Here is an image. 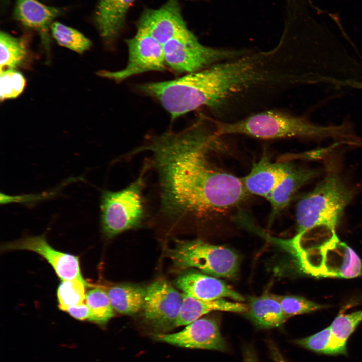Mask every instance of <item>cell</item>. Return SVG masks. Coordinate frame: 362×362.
<instances>
[{
	"label": "cell",
	"mask_w": 362,
	"mask_h": 362,
	"mask_svg": "<svg viewBox=\"0 0 362 362\" xmlns=\"http://www.w3.org/2000/svg\"><path fill=\"white\" fill-rule=\"evenodd\" d=\"M222 136L200 113L185 128L153 136L135 151H148L157 173L159 213L174 221L203 220L237 207L249 195L242 178L222 170L210 155Z\"/></svg>",
	"instance_id": "6da1fadb"
},
{
	"label": "cell",
	"mask_w": 362,
	"mask_h": 362,
	"mask_svg": "<svg viewBox=\"0 0 362 362\" xmlns=\"http://www.w3.org/2000/svg\"><path fill=\"white\" fill-rule=\"evenodd\" d=\"M286 33L273 48L250 52L201 70L205 109L224 122L271 108L303 81L299 52Z\"/></svg>",
	"instance_id": "7a4b0ae2"
},
{
	"label": "cell",
	"mask_w": 362,
	"mask_h": 362,
	"mask_svg": "<svg viewBox=\"0 0 362 362\" xmlns=\"http://www.w3.org/2000/svg\"><path fill=\"white\" fill-rule=\"evenodd\" d=\"M291 243L302 269L307 274L316 277L346 279L362 275L360 257L339 239L335 230L313 229L295 236Z\"/></svg>",
	"instance_id": "3957f363"
},
{
	"label": "cell",
	"mask_w": 362,
	"mask_h": 362,
	"mask_svg": "<svg viewBox=\"0 0 362 362\" xmlns=\"http://www.w3.org/2000/svg\"><path fill=\"white\" fill-rule=\"evenodd\" d=\"M217 135H244L261 139L318 137L335 135L331 129L321 128L285 110L269 108L239 120L224 122L214 118Z\"/></svg>",
	"instance_id": "277c9868"
},
{
	"label": "cell",
	"mask_w": 362,
	"mask_h": 362,
	"mask_svg": "<svg viewBox=\"0 0 362 362\" xmlns=\"http://www.w3.org/2000/svg\"><path fill=\"white\" fill-rule=\"evenodd\" d=\"M352 196V191L338 176H326L298 201L296 209V236L318 228L335 230Z\"/></svg>",
	"instance_id": "5b68a950"
},
{
	"label": "cell",
	"mask_w": 362,
	"mask_h": 362,
	"mask_svg": "<svg viewBox=\"0 0 362 362\" xmlns=\"http://www.w3.org/2000/svg\"><path fill=\"white\" fill-rule=\"evenodd\" d=\"M143 175L117 191H104L100 201L101 231L108 238L139 226L145 217Z\"/></svg>",
	"instance_id": "8992f818"
},
{
	"label": "cell",
	"mask_w": 362,
	"mask_h": 362,
	"mask_svg": "<svg viewBox=\"0 0 362 362\" xmlns=\"http://www.w3.org/2000/svg\"><path fill=\"white\" fill-rule=\"evenodd\" d=\"M176 241L168 254L178 269L196 268L213 276L225 278L237 274L239 259L231 249L199 239Z\"/></svg>",
	"instance_id": "52a82bcc"
},
{
	"label": "cell",
	"mask_w": 362,
	"mask_h": 362,
	"mask_svg": "<svg viewBox=\"0 0 362 362\" xmlns=\"http://www.w3.org/2000/svg\"><path fill=\"white\" fill-rule=\"evenodd\" d=\"M166 66L177 73L198 71L215 64L246 54L249 49L214 48L201 44L191 32L163 45Z\"/></svg>",
	"instance_id": "ba28073f"
},
{
	"label": "cell",
	"mask_w": 362,
	"mask_h": 362,
	"mask_svg": "<svg viewBox=\"0 0 362 362\" xmlns=\"http://www.w3.org/2000/svg\"><path fill=\"white\" fill-rule=\"evenodd\" d=\"M128 60L117 71L101 70L98 75L116 82L151 71H162L166 66L163 45L147 32L137 29L136 34L126 40Z\"/></svg>",
	"instance_id": "9c48e42d"
},
{
	"label": "cell",
	"mask_w": 362,
	"mask_h": 362,
	"mask_svg": "<svg viewBox=\"0 0 362 362\" xmlns=\"http://www.w3.org/2000/svg\"><path fill=\"white\" fill-rule=\"evenodd\" d=\"M182 303V294L168 282L154 281L146 288L142 309L145 323L155 334L165 333L175 327Z\"/></svg>",
	"instance_id": "30bf717a"
},
{
	"label": "cell",
	"mask_w": 362,
	"mask_h": 362,
	"mask_svg": "<svg viewBox=\"0 0 362 362\" xmlns=\"http://www.w3.org/2000/svg\"><path fill=\"white\" fill-rule=\"evenodd\" d=\"M181 331L170 334H157V341L178 347L224 351L227 345L220 333L218 322L214 318H199Z\"/></svg>",
	"instance_id": "8fae6325"
},
{
	"label": "cell",
	"mask_w": 362,
	"mask_h": 362,
	"mask_svg": "<svg viewBox=\"0 0 362 362\" xmlns=\"http://www.w3.org/2000/svg\"><path fill=\"white\" fill-rule=\"evenodd\" d=\"M1 250L3 252L27 250L35 252L51 265L61 281L76 278L84 279L79 257L54 249L48 243L45 235L27 236L4 243L1 245Z\"/></svg>",
	"instance_id": "7c38bea8"
},
{
	"label": "cell",
	"mask_w": 362,
	"mask_h": 362,
	"mask_svg": "<svg viewBox=\"0 0 362 362\" xmlns=\"http://www.w3.org/2000/svg\"><path fill=\"white\" fill-rule=\"evenodd\" d=\"M137 28L162 45L172 38L191 32L183 20L178 0H167L156 9H146L137 23Z\"/></svg>",
	"instance_id": "4fadbf2b"
},
{
	"label": "cell",
	"mask_w": 362,
	"mask_h": 362,
	"mask_svg": "<svg viewBox=\"0 0 362 362\" xmlns=\"http://www.w3.org/2000/svg\"><path fill=\"white\" fill-rule=\"evenodd\" d=\"M176 286L183 293L203 301H213L228 298L236 301L245 298L222 281L198 272H188L180 275L176 280Z\"/></svg>",
	"instance_id": "5bb4252c"
},
{
	"label": "cell",
	"mask_w": 362,
	"mask_h": 362,
	"mask_svg": "<svg viewBox=\"0 0 362 362\" xmlns=\"http://www.w3.org/2000/svg\"><path fill=\"white\" fill-rule=\"evenodd\" d=\"M294 166L291 161L272 162L264 153L260 159L253 164L250 172L242 178L244 188L248 194L266 199Z\"/></svg>",
	"instance_id": "9a60e30c"
},
{
	"label": "cell",
	"mask_w": 362,
	"mask_h": 362,
	"mask_svg": "<svg viewBox=\"0 0 362 362\" xmlns=\"http://www.w3.org/2000/svg\"><path fill=\"white\" fill-rule=\"evenodd\" d=\"M318 174L316 170L294 166L266 198L271 206L270 221L287 207L300 188Z\"/></svg>",
	"instance_id": "2e32d148"
},
{
	"label": "cell",
	"mask_w": 362,
	"mask_h": 362,
	"mask_svg": "<svg viewBox=\"0 0 362 362\" xmlns=\"http://www.w3.org/2000/svg\"><path fill=\"white\" fill-rule=\"evenodd\" d=\"M135 0H108L98 4L95 21L100 36L108 44L112 43L121 31L127 11Z\"/></svg>",
	"instance_id": "e0dca14e"
},
{
	"label": "cell",
	"mask_w": 362,
	"mask_h": 362,
	"mask_svg": "<svg viewBox=\"0 0 362 362\" xmlns=\"http://www.w3.org/2000/svg\"><path fill=\"white\" fill-rule=\"evenodd\" d=\"M183 303L176 321L175 327L187 325L200 318L203 315L214 311H223L245 313L247 304L232 302L223 299L213 301H203L182 293Z\"/></svg>",
	"instance_id": "ac0fdd59"
},
{
	"label": "cell",
	"mask_w": 362,
	"mask_h": 362,
	"mask_svg": "<svg viewBox=\"0 0 362 362\" xmlns=\"http://www.w3.org/2000/svg\"><path fill=\"white\" fill-rule=\"evenodd\" d=\"M60 13L59 9L38 0H16L14 16L25 26L40 31L47 41L48 28Z\"/></svg>",
	"instance_id": "d6986e66"
},
{
	"label": "cell",
	"mask_w": 362,
	"mask_h": 362,
	"mask_svg": "<svg viewBox=\"0 0 362 362\" xmlns=\"http://www.w3.org/2000/svg\"><path fill=\"white\" fill-rule=\"evenodd\" d=\"M247 305L246 315L260 329L278 327L288 319L274 294L251 297Z\"/></svg>",
	"instance_id": "ffe728a7"
},
{
	"label": "cell",
	"mask_w": 362,
	"mask_h": 362,
	"mask_svg": "<svg viewBox=\"0 0 362 362\" xmlns=\"http://www.w3.org/2000/svg\"><path fill=\"white\" fill-rule=\"evenodd\" d=\"M105 290L114 310L124 315H132L143 309L146 289L130 284L111 285Z\"/></svg>",
	"instance_id": "44dd1931"
},
{
	"label": "cell",
	"mask_w": 362,
	"mask_h": 362,
	"mask_svg": "<svg viewBox=\"0 0 362 362\" xmlns=\"http://www.w3.org/2000/svg\"><path fill=\"white\" fill-rule=\"evenodd\" d=\"M0 53L1 71L21 66L28 56L24 41L5 32L0 34Z\"/></svg>",
	"instance_id": "7402d4cb"
},
{
	"label": "cell",
	"mask_w": 362,
	"mask_h": 362,
	"mask_svg": "<svg viewBox=\"0 0 362 362\" xmlns=\"http://www.w3.org/2000/svg\"><path fill=\"white\" fill-rule=\"evenodd\" d=\"M93 288L86 292L85 303L88 305L90 315L88 321L98 325H104L114 316L106 291L96 284L89 283Z\"/></svg>",
	"instance_id": "603a6c76"
},
{
	"label": "cell",
	"mask_w": 362,
	"mask_h": 362,
	"mask_svg": "<svg viewBox=\"0 0 362 362\" xmlns=\"http://www.w3.org/2000/svg\"><path fill=\"white\" fill-rule=\"evenodd\" d=\"M89 286L84 279L63 280L58 286L57 297L59 308L62 311L70 307L85 302L86 287Z\"/></svg>",
	"instance_id": "cb8c5ba5"
},
{
	"label": "cell",
	"mask_w": 362,
	"mask_h": 362,
	"mask_svg": "<svg viewBox=\"0 0 362 362\" xmlns=\"http://www.w3.org/2000/svg\"><path fill=\"white\" fill-rule=\"evenodd\" d=\"M50 29L53 38L60 46L76 52L82 53L92 46L90 41L81 32L60 22L52 23Z\"/></svg>",
	"instance_id": "d4e9b609"
},
{
	"label": "cell",
	"mask_w": 362,
	"mask_h": 362,
	"mask_svg": "<svg viewBox=\"0 0 362 362\" xmlns=\"http://www.w3.org/2000/svg\"><path fill=\"white\" fill-rule=\"evenodd\" d=\"M274 296L280 303L287 318L297 315L310 313L326 307L325 305L317 303L301 296L275 294Z\"/></svg>",
	"instance_id": "484cf974"
},
{
	"label": "cell",
	"mask_w": 362,
	"mask_h": 362,
	"mask_svg": "<svg viewBox=\"0 0 362 362\" xmlns=\"http://www.w3.org/2000/svg\"><path fill=\"white\" fill-rule=\"evenodd\" d=\"M26 80L23 75L15 69L1 71L0 98L1 101L18 97L24 90Z\"/></svg>",
	"instance_id": "4316f807"
},
{
	"label": "cell",
	"mask_w": 362,
	"mask_h": 362,
	"mask_svg": "<svg viewBox=\"0 0 362 362\" xmlns=\"http://www.w3.org/2000/svg\"><path fill=\"white\" fill-rule=\"evenodd\" d=\"M294 343L316 353L331 355L332 335L330 327L308 337L297 339Z\"/></svg>",
	"instance_id": "83f0119b"
},
{
	"label": "cell",
	"mask_w": 362,
	"mask_h": 362,
	"mask_svg": "<svg viewBox=\"0 0 362 362\" xmlns=\"http://www.w3.org/2000/svg\"><path fill=\"white\" fill-rule=\"evenodd\" d=\"M73 318L81 321L88 320L90 310L85 302L80 305L69 307L66 311Z\"/></svg>",
	"instance_id": "f1b7e54d"
},
{
	"label": "cell",
	"mask_w": 362,
	"mask_h": 362,
	"mask_svg": "<svg viewBox=\"0 0 362 362\" xmlns=\"http://www.w3.org/2000/svg\"><path fill=\"white\" fill-rule=\"evenodd\" d=\"M267 345L269 349L272 358L275 362H287L281 354L277 347L272 341H268Z\"/></svg>",
	"instance_id": "f546056e"
},
{
	"label": "cell",
	"mask_w": 362,
	"mask_h": 362,
	"mask_svg": "<svg viewBox=\"0 0 362 362\" xmlns=\"http://www.w3.org/2000/svg\"><path fill=\"white\" fill-rule=\"evenodd\" d=\"M243 362H259L253 347L246 346L243 349Z\"/></svg>",
	"instance_id": "4dcf8cb0"
},
{
	"label": "cell",
	"mask_w": 362,
	"mask_h": 362,
	"mask_svg": "<svg viewBox=\"0 0 362 362\" xmlns=\"http://www.w3.org/2000/svg\"><path fill=\"white\" fill-rule=\"evenodd\" d=\"M107 1V0H99V3H102L105 2Z\"/></svg>",
	"instance_id": "1f68e13d"
}]
</instances>
